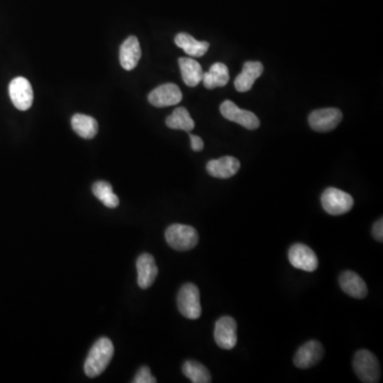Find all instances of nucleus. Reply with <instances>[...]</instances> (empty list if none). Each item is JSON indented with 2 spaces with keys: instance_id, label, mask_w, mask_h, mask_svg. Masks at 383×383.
I'll list each match as a JSON object with an SVG mask.
<instances>
[{
  "instance_id": "1",
  "label": "nucleus",
  "mask_w": 383,
  "mask_h": 383,
  "mask_svg": "<svg viewBox=\"0 0 383 383\" xmlns=\"http://www.w3.org/2000/svg\"><path fill=\"white\" fill-rule=\"evenodd\" d=\"M114 355V346L108 338H100L90 348L84 363V373L90 378L103 374Z\"/></svg>"
},
{
  "instance_id": "2",
  "label": "nucleus",
  "mask_w": 383,
  "mask_h": 383,
  "mask_svg": "<svg viewBox=\"0 0 383 383\" xmlns=\"http://www.w3.org/2000/svg\"><path fill=\"white\" fill-rule=\"evenodd\" d=\"M352 367L362 382L376 383L380 380L381 371L378 359L369 350H358L354 358Z\"/></svg>"
},
{
  "instance_id": "3",
  "label": "nucleus",
  "mask_w": 383,
  "mask_h": 383,
  "mask_svg": "<svg viewBox=\"0 0 383 383\" xmlns=\"http://www.w3.org/2000/svg\"><path fill=\"white\" fill-rule=\"evenodd\" d=\"M169 245L177 251H188L198 244V234L195 228L188 225L174 224L165 231Z\"/></svg>"
},
{
  "instance_id": "4",
  "label": "nucleus",
  "mask_w": 383,
  "mask_h": 383,
  "mask_svg": "<svg viewBox=\"0 0 383 383\" xmlns=\"http://www.w3.org/2000/svg\"><path fill=\"white\" fill-rule=\"evenodd\" d=\"M321 206L328 214L338 217L345 214L352 209L354 198L343 190L336 188H328L321 195Z\"/></svg>"
},
{
  "instance_id": "5",
  "label": "nucleus",
  "mask_w": 383,
  "mask_h": 383,
  "mask_svg": "<svg viewBox=\"0 0 383 383\" xmlns=\"http://www.w3.org/2000/svg\"><path fill=\"white\" fill-rule=\"evenodd\" d=\"M177 305L181 314L188 319H197L201 317L200 293L197 286L193 284L182 286L177 297Z\"/></svg>"
},
{
  "instance_id": "6",
  "label": "nucleus",
  "mask_w": 383,
  "mask_h": 383,
  "mask_svg": "<svg viewBox=\"0 0 383 383\" xmlns=\"http://www.w3.org/2000/svg\"><path fill=\"white\" fill-rule=\"evenodd\" d=\"M10 98L13 105L21 111H27L34 103V90L28 79L16 77L9 86Z\"/></svg>"
},
{
  "instance_id": "7",
  "label": "nucleus",
  "mask_w": 383,
  "mask_h": 383,
  "mask_svg": "<svg viewBox=\"0 0 383 383\" xmlns=\"http://www.w3.org/2000/svg\"><path fill=\"white\" fill-rule=\"evenodd\" d=\"M221 113L225 119L230 122L243 126L248 130H255L259 128L260 121L255 113L250 112L247 110H242L232 103L230 100H226L221 105Z\"/></svg>"
},
{
  "instance_id": "8",
  "label": "nucleus",
  "mask_w": 383,
  "mask_h": 383,
  "mask_svg": "<svg viewBox=\"0 0 383 383\" xmlns=\"http://www.w3.org/2000/svg\"><path fill=\"white\" fill-rule=\"evenodd\" d=\"M343 114L336 108L315 110L309 115V124L317 132L334 130L342 121Z\"/></svg>"
},
{
  "instance_id": "9",
  "label": "nucleus",
  "mask_w": 383,
  "mask_h": 383,
  "mask_svg": "<svg viewBox=\"0 0 383 383\" xmlns=\"http://www.w3.org/2000/svg\"><path fill=\"white\" fill-rule=\"evenodd\" d=\"M288 261L295 269L305 271H314L319 267L317 254L305 244L297 243L288 250Z\"/></svg>"
},
{
  "instance_id": "10",
  "label": "nucleus",
  "mask_w": 383,
  "mask_h": 383,
  "mask_svg": "<svg viewBox=\"0 0 383 383\" xmlns=\"http://www.w3.org/2000/svg\"><path fill=\"white\" fill-rule=\"evenodd\" d=\"M236 321L230 317H221L215 323L214 340L223 349L230 350L236 345Z\"/></svg>"
},
{
  "instance_id": "11",
  "label": "nucleus",
  "mask_w": 383,
  "mask_h": 383,
  "mask_svg": "<svg viewBox=\"0 0 383 383\" xmlns=\"http://www.w3.org/2000/svg\"><path fill=\"white\" fill-rule=\"evenodd\" d=\"M325 349L319 341H309L300 346L294 357V365L298 369H310L314 367L324 357Z\"/></svg>"
},
{
  "instance_id": "12",
  "label": "nucleus",
  "mask_w": 383,
  "mask_h": 383,
  "mask_svg": "<svg viewBox=\"0 0 383 383\" xmlns=\"http://www.w3.org/2000/svg\"><path fill=\"white\" fill-rule=\"evenodd\" d=\"M148 100L157 108L171 107L180 103L182 93L176 84H165L151 90L148 95Z\"/></svg>"
},
{
  "instance_id": "13",
  "label": "nucleus",
  "mask_w": 383,
  "mask_h": 383,
  "mask_svg": "<svg viewBox=\"0 0 383 383\" xmlns=\"http://www.w3.org/2000/svg\"><path fill=\"white\" fill-rule=\"evenodd\" d=\"M136 271H138V286L143 290L153 286L159 273L155 258L150 254H143L138 258Z\"/></svg>"
},
{
  "instance_id": "14",
  "label": "nucleus",
  "mask_w": 383,
  "mask_h": 383,
  "mask_svg": "<svg viewBox=\"0 0 383 383\" xmlns=\"http://www.w3.org/2000/svg\"><path fill=\"white\" fill-rule=\"evenodd\" d=\"M338 281H340L343 292H345L350 297L357 298V299H363L367 297V284L355 271H343Z\"/></svg>"
},
{
  "instance_id": "15",
  "label": "nucleus",
  "mask_w": 383,
  "mask_h": 383,
  "mask_svg": "<svg viewBox=\"0 0 383 383\" xmlns=\"http://www.w3.org/2000/svg\"><path fill=\"white\" fill-rule=\"evenodd\" d=\"M140 57H142V50H140V42L136 36H129L119 48L121 65L126 71H132L136 69Z\"/></svg>"
},
{
  "instance_id": "16",
  "label": "nucleus",
  "mask_w": 383,
  "mask_h": 383,
  "mask_svg": "<svg viewBox=\"0 0 383 383\" xmlns=\"http://www.w3.org/2000/svg\"><path fill=\"white\" fill-rule=\"evenodd\" d=\"M240 166V161L236 158L226 156V157L209 161L207 164V171L210 176L214 177V178L228 179L238 173Z\"/></svg>"
},
{
  "instance_id": "17",
  "label": "nucleus",
  "mask_w": 383,
  "mask_h": 383,
  "mask_svg": "<svg viewBox=\"0 0 383 383\" xmlns=\"http://www.w3.org/2000/svg\"><path fill=\"white\" fill-rule=\"evenodd\" d=\"M263 69L261 62L248 61L244 64L242 73L234 80V88L240 93L251 90L256 80L263 74Z\"/></svg>"
},
{
  "instance_id": "18",
  "label": "nucleus",
  "mask_w": 383,
  "mask_h": 383,
  "mask_svg": "<svg viewBox=\"0 0 383 383\" xmlns=\"http://www.w3.org/2000/svg\"><path fill=\"white\" fill-rule=\"evenodd\" d=\"M178 62L184 84L190 88L198 86L203 80V72L201 65L190 58H180Z\"/></svg>"
},
{
  "instance_id": "19",
  "label": "nucleus",
  "mask_w": 383,
  "mask_h": 383,
  "mask_svg": "<svg viewBox=\"0 0 383 383\" xmlns=\"http://www.w3.org/2000/svg\"><path fill=\"white\" fill-rule=\"evenodd\" d=\"M175 43L181 49H184V53L190 57L200 58L205 55L209 50L210 44L208 42H199L190 34L181 32L175 38Z\"/></svg>"
},
{
  "instance_id": "20",
  "label": "nucleus",
  "mask_w": 383,
  "mask_h": 383,
  "mask_svg": "<svg viewBox=\"0 0 383 383\" xmlns=\"http://www.w3.org/2000/svg\"><path fill=\"white\" fill-rule=\"evenodd\" d=\"M201 82L208 90L226 86L229 82L228 67L224 63H214L209 72L203 73Z\"/></svg>"
},
{
  "instance_id": "21",
  "label": "nucleus",
  "mask_w": 383,
  "mask_h": 383,
  "mask_svg": "<svg viewBox=\"0 0 383 383\" xmlns=\"http://www.w3.org/2000/svg\"><path fill=\"white\" fill-rule=\"evenodd\" d=\"M72 127L79 136L86 140L95 138L98 132L97 121L94 117L80 113L72 117Z\"/></svg>"
},
{
  "instance_id": "22",
  "label": "nucleus",
  "mask_w": 383,
  "mask_h": 383,
  "mask_svg": "<svg viewBox=\"0 0 383 383\" xmlns=\"http://www.w3.org/2000/svg\"><path fill=\"white\" fill-rule=\"evenodd\" d=\"M166 126L175 130H184L190 132L195 127L193 119L190 117L188 110L184 107H179L175 109L174 112L167 116Z\"/></svg>"
},
{
  "instance_id": "23",
  "label": "nucleus",
  "mask_w": 383,
  "mask_h": 383,
  "mask_svg": "<svg viewBox=\"0 0 383 383\" xmlns=\"http://www.w3.org/2000/svg\"><path fill=\"white\" fill-rule=\"evenodd\" d=\"M92 190H93L94 196L98 198L106 207L109 209L119 207V197L113 192L112 186L107 181H97L93 184Z\"/></svg>"
},
{
  "instance_id": "24",
  "label": "nucleus",
  "mask_w": 383,
  "mask_h": 383,
  "mask_svg": "<svg viewBox=\"0 0 383 383\" xmlns=\"http://www.w3.org/2000/svg\"><path fill=\"white\" fill-rule=\"evenodd\" d=\"M182 371L184 376L188 377L193 383H210L212 381V377L207 367L197 361H186L182 367Z\"/></svg>"
},
{
  "instance_id": "25",
  "label": "nucleus",
  "mask_w": 383,
  "mask_h": 383,
  "mask_svg": "<svg viewBox=\"0 0 383 383\" xmlns=\"http://www.w3.org/2000/svg\"><path fill=\"white\" fill-rule=\"evenodd\" d=\"M134 383H156L157 379L150 373L149 367H142L138 369L136 376H134Z\"/></svg>"
},
{
  "instance_id": "26",
  "label": "nucleus",
  "mask_w": 383,
  "mask_h": 383,
  "mask_svg": "<svg viewBox=\"0 0 383 383\" xmlns=\"http://www.w3.org/2000/svg\"><path fill=\"white\" fill-rule=\"evenodd\" d=\"M371 234L374 236L375 240H378V242H382L383 240V219H380L375 223L374 226H373V230H371Z\"/></svg>"
},
{
  "instance_id": "27",
  "label": "nucleus",
  "mask_w": 383,
  "mask_h": 383,
  "mask_svg": "<svg viewBox=\"0 0 383 383\" xmlns=\"http://www.w3.org/2000/svg\"><path fill=\"white\" fill-rule=\"evenodd\" d=\"M190 146L194 151H201L203 149V140L199 136L190 134Z\"/></svg>"
}]
</instances>
